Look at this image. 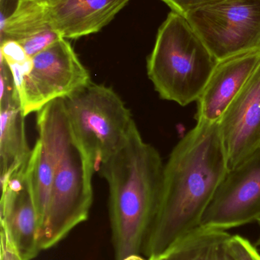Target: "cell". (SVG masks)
I'll return each instance as SVG.
<instances>
[{
    "label": "cell",
    "instance_id": "10",
    "mask_svg": "<svg viewBox=\"0 0 260 260\" xmlns=\"http://www.w3.org/2000/svg\"><path fill=\"white\" fill-rule=\"evenodd\" d=\"M228 171L260 147V63L218 121Z\"/></svg>",
    "mask_w": 260,
    "mask_h": 260
},
{
    "label": "cell",
    "instance_id": "5",
    "mask_svg": "<svg viewBox=\"0 0 260 260\" xmlns=\"http://www.w3.org/2000/svg\"><path fill=\"white\" fill-rule=\"evenodd\" d=\"M94 165L76 140L70 125L66 132L53 177L40 249L51 248L86 221L93 200Z\"/></svg>",
    "mask_w": 260,
    "mask_h": 260
},
{
    "label": "cell",
    "instance_id": "15",
    "mask_svg": "<svg viewBox=\"0 0 260 260\" xmlns=\"http://www.w3.org/2000/svg\"><path fill=\"white\" fill-rule=\"evenodd\" d=\"M50 29L44 0H18L12 14L2 21L1 41L20 42Z\"/></svg>",
    "mask_w": 260,
    "mask_h": 260
},
{
    "label": "cell",
    "instance_id": "18",
    "mask_svg": "<svg viewBox=\"0 0 260 260\" xmlns=\"http://www.w3.org/2000/svg\"><path fill=\"white\" fill-rule=\"evenodd\" d=\"M166 3L172 12H177L183 16H186L189 12L200 8L219 3L224 0H161Z\"/></svg>",
    "mask_w": 260,
    "mask_h": 260
},
{
    "label": "cell",
    "instance_id": "3",
    "mask_svg": "<svg viewBox=\"0 0 260 260\" xmlns=\"http://www.w3.org/2000/svg\"><path fill=\"white\" fill-rule=\"evenodd\" d=\"M217 63L188 20L172 11L157 32L147 73L162 99L186 107L197 102Z\"/></svg>",
    "mask_w": 260,
    "mask_h": 260
},
{
    "label": "cell",
    "instance_id": "19",
    "mask_svg": "<svg viewBox=\"0 0 260 260\" xmlns=\"http://www.w3.org/2000/svg\"><path fill=\"white\" fill-rule=\"evenodd\" d=\"M1 260H21L15 253L4 247H1Z\"/></svg>",
    "mask_w": 260,
    "mask_h": 260
},
{
    "label": "cell",
    "instance_id": "9",
    "mask_svg": "<svg viewBox=\"0 0 260 260\" xmlns=\"http://www.w3.org/2000/svg\"><path fill=\"white\" fill-rule=\"evenodd\" d=\"M27 165L1 179V247L21 260L33 259L41 251L39 218Z\"/></svg>",
    "mask_w": 260,
    "mask_h": 260
},
{
    "label": "cell",
    "instance_id": "12",
    "mask_svg": "<svg viewBox=\"0 0 260 260\" xmlns=\"http://www.w3.org/2000/svg\"><path fill=\"white\" fill-rule=\"evenodd\" d=\"M131 0H44L52 30L65 39L100 31Z\"/></svg>",
    "mask_w": 260,
    "mask_h": 260
},
{
    "label": "cell",
    "instance_id": "20",
    "mask_svg": "<svg viewBox=\"0 0 260 260\" xmlns=\"http://www.w3.org/2000/svg\"><path fill=\"white\" fill-rule=\"evenodd\" d=\"M148 260H167V254L162 255V256H158V257L151 258Z\"/></svg>",
    "mask_w": 260,
    "mask_h": 260
},
{
    "label": "cell",
    "instance_id": "14",
    "mask_svg": "<svg viewBox=\"0 0 260 260\" xmlns=\"http://www.w3.org/2000/svg\"><path fill=\"white\" fill-rule=\"evenodd\" d=\"M230 237L227 231L201 227L172 247L167 260H234Z\"/></svg>",
    "mask_w": 260,
    "mask_h": 260
},
{
    "label": "cell",
    "instance_id": "21",
    "mask_svg": "<svg viewBox=\"0 0 260 260\" xmlns=\"http://www.w3.org/2000/svg\"><path fill=\"white\" fill-rule=\"evenodd\" d=\"M256 222L258 223V225H259L260 230V216L259 217V218H258V219L256 220ZM255 246H256V247H260V233L259 235V238H258L257 241H256V245Z\"/></svg>",
    "mask_w": 260,
    "mask_h": 260
},
{
    "label": "cell",
    "instance_id": "17",
    "mask_svg": "<svg viewBox=\"0 0 260 260\" xmlns=\"http://www.w3.org/2000/svg\"><path fill=\"white\" fill-rule=\"evenodd\" d=\"M228 247L234 260H257L258 250L256 246L244 237L232 235Z\"/></svg>",
    "mask_w": 260,
    "mask_h": 260
},
{
    "label": "cell",
    "instance_id": "1",
    "mask_svg": "<svg viewBox=\"0 0 260 260\" xmlns=\"http://www.w3.org/2000/svg\"><path fill=\"white\" fill-rule=\"evenodd\" d=\"M228 172L218 122L197 121L164 165L163 191L142 253L166 254L201 228L203 215Z\"/></svg>",
    "mask_w": 260,
    "mask_h": 260
},
{
    "label": "cell",
    "instance_id": "8",
    "mask_svg": "<svg viewBox=\"0 0 260 260\" xmlns=\"http://www.w3.org/2000/svg\"><path fill=\"white\" fill-rule=\"evenodd\" d=\"M260 216V147L227 172L206 209L201 227L227 231Z\"/></svg>",
    "mask_w": 260,
    "mask_h": 260
},
{
    "label": "cell",
    "instance_id": "22",
    "mask_svg": "<svg viewBox=\"0 0 260 260\" xmlns=\"http://www.w3.org/2000/svg\"><path fill=\"white\" fill-rule=\"evenodd\" d=\"M256 257H257V260H260V253L259 251H258L257 255H256Z\"/></svg>",
    "mask_w": 260,
    "mask_h": 260
},
{
    "label": "cell",
    "instance_id": "11",
    "mask_svg": "<svg viewBox=\"0 0 260 260\" xmlns=\"http://www.w3.org/2000/svg\"><path fill=\"white\" fill-rule=\"evenodd\" d=\"M260 63V48L218 61L197 100V121L216 123Z\"/></svg>",
    "mask_w": 260,
    "mask_h": 260
},
{
    "label": "cell",
    "instance_id": "4",
    "mask_svg": "<svg viewBox=\"0 0 260 260\" xmlns=\"http://www.w3.org/2000/svg\"><path fill=\"white\" fill-rule=\"evenodd\" d=\"M64 102L70 130L98 172L137 127L131 111L112 88L93 82Z\"/></svg>",
    "mask_w": 260,
    "mask_h": 260
},
{
    "label": "cell",
    "instance_id": "13",
    "mask_svg": "<svg viewBox=\"0 0 260 260\" xmlns=\"http://www.w3.org/2000/svg\"><path fill=\"white\" fill-rule=\"evenodd\" d=\"M0 97V167L1 179L23 168L28 162L32 148L26 137L24 111L15 79L9 67L1 62Z\"/></svg>",
    "mask_w": 260,
    "mask_h": 260
},
{
    "label": "cell",
    "instance_id": "16",
    "mask_svg": "<svg viewBox=\"0 0 260 260\" xmlns=\"http://www.w3.org/2000/svg\"><path fill=\"white\" fill-rule=\"evenodd\" d=\"M63 38L54 30H47L36 36L18 42L29 57L32 58L52 44Z\"/></svg>",
    "mask_w": 260,
    "mask_h": 260
},
{
    "label": "cell",
    "instance_id": "7",
    "mask_svg": "<svg viewBox=\"0 0 260 260\" xmlns=\"http://www.w3.org/2000/svg\"><path fill=\"white\" fill-rule=\"evenodd\" d=\"M185 18L218 61L260 48V0H224Z\"/></svg>",
    "mask_w": 260,
    "mask_h": 260
},
{
    "label": "cell",
    "instance_id": "6",
    "mask_svg": "<svg viewBox=\"0 0 260 260\" xmlns=\"http://www.w3.org/2000/svg\"><path fill=\"white\" fill-rule=\"evenodd\" d=\"M12 73L25 117L92 82L88 70L65 38L33 56L25 68Z\"/></svg>",
    "mask_w": 260,
    "mask_h": 260
},
{
    "label": "cell",
    "instance_id": "2",
    "mask_svg": "<svg viewBox=\"0 0 260 260\" xmlns=\"http://www.w3.org/2000/svg\"><path fill=\"white\" fill-rule=\"evenodd\" d=\"M164 165L158 150L138 128L128 143L100 165L109 192V215L115 260L140 256L163 191Z\"/></svg>",
    "mask_w": 260,
    "mask_h": 260
}]
</instances>
